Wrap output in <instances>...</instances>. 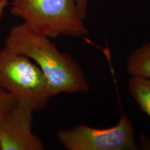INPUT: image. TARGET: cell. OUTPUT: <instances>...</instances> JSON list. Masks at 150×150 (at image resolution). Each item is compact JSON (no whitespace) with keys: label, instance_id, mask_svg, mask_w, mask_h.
<instances>
[{"label":"cell","instance_id":"6da1fadb","mask_svg":"<svg viewBox=\"0 0 150 150\" xmlns=\"http://www.w3.org/2000/svg\"><path fill=\"white\" fill-rule=\"evenodd\" d=\"M5 47L31 59L40 67L53 97L61 93H88L90 84L83 69L70 54L60 52L51 38L22 23L14 26Z\"/></svg>","mask_w":150,"mask_h":150},{"label":"cell","instance_id":"7a4b0ae2","mask_svg":"<svg viewBox=\"0 0 150 150\" xmlns=\"http://www.w3.org/2000/svg\"><path fill=\"white\" fill-rule=\"evenodd\" d=\"M9 11L50 38L60 35L84 38L89 33L75 0H12Z\"/></svg>","mask_w":150,"mask_h":150},{"label":"cell","instance_id":"3957f363","mask_svg":"<svg viewBox=\"0 0 150 150\" xmlns=\"http://www.w3.org/2000/svg\"><path fill=\"white\" fill-rule=\"evenodd\" d=\"M0 88L35 111L44 108L52 98L40 67L27 56L6 47L0 50Z\"/></svg>","mask_w":150,"mask_h":150},{"label":"cell","instance_id":"277c9868","mask_svg":"<svg viewBox=\"0 0 150 150\" xmlns=\"http://www.w3.org/2000/svg\"><path fill=\"white\" fill-rule=\"evenodd\" d=\"M131 120L122 115L115 126L97 129L79 125L56 134L59 142L67 150H135L138 149Z\"/></svg>","mask_w":150,"mask_h":150},{"label":"cell","instance_id":"5b68a950","mask_svg":"<svg viewBox=\"0 0 150 150\" xmlns=\"http://www.w3.org/2000/svg\"><path fill=\"white\" fill-rule=\"evenodd\" d=\"M35 110L17 102L0 122L1 150H43L42 142L32 131Z\"/></svg>","mask_w":150,"mask_h":150},{"label":"cell","instance_id":"8992f818","mask_svg":"<svg viewBox=\"0 0 150 150\" xmlns=\"http://www.w3.org/2000/svg\"><path fill=\"white\" fill-rule=\"evenodd\" d=\"M127 71L131 76L150 79V42L131 52L127 61Z\"/></svg>","mask_w":150,"mask_h":150},{"label":"cell","instance_id":"52a82bcc","mask_svg":"<svg viewBox=\"0 0 150 150\" xmlns=\"http://www.w3.org/2000/svg\"><path fill=\"white\" fill-rule=\"evenodd\" d=\"M128 88L140 109L150 117V79L131 76Z\"/></svg>","mask_w":150,"mask_h":150},{"label":"cell","instance_id":"ba28073f","mask_svg":"<svg viewBox=\"0 0 150 150\" xmlns=\"http://www.w3.org/2000/svg\"><path fill=\"white\" fill-rule=\"evenodd\" d=\"M16 103L17 100L12 95L0 88V122Z\"/></svg>","mask_w":150,"mask_h":150},{"label":"cell","instance_id":"9c48e42d","mask_svg":"<svg viewBox=\"0 0 150 150\" xmlns=\"http://www.w3.org/2000/svg\"><path fill=\"white\" fill-rule=\"evenodd\" d=\"M77 8L78 13L80 18L83 20H85L87 18L88 1V0H75Z\"/></svg>","mask_w":150,"mask_h":150},{"label":"cell","instance_id":"30bf717a","mask_svg":"<svg viewBox=\"0 0 150 150\" xmlns=\"http://www.w3.org/2000/svg\"><path fill=\"white\" fill-rule=\"evenodd\" d=\"M8 0H1L0 1V19L2 17L5 8L8 5Z\"/></svg>","mask_w":150,"mask_h":150},{"label":"cell","instance_id":"8fae6325","mask_svg":"<svg viewBox=\"0 0 150 150\" xmlns=\"http://www.w3.org/2000/svg\"><path fill=\"white\" fill-rule=\"evenodd\" d=\"M1 1V0H0V1Z\"/></svg>","mask_w":150,"mask_h":150}]
</instances>
